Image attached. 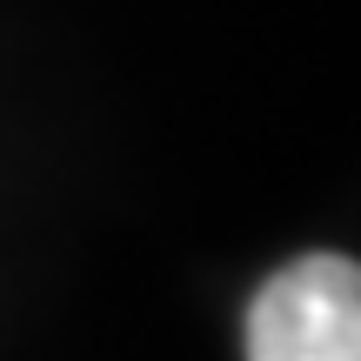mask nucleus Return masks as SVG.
<instances>
[{
  "mask_svg": "<svg viewBox=\"0 0 361 361\" xmlns=\"http://www.w3.org/2000/svg\"><path fill=\"white\" fill-rule=\"evenodd\" d=\"M247 361H361V268L301 255L268 274L247 308Z\"/></svg>",
  "mask_w": 361,
  "mask_h": 361,
  "instance_id": "f257e3e1",
  "label": "nucleus"
}]
</instances>
